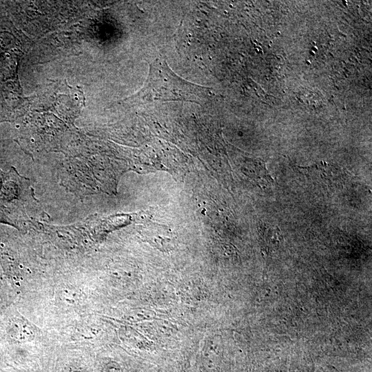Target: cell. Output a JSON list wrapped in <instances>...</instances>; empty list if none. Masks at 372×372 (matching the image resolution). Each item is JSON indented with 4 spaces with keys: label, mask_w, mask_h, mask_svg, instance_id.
<instances>
[{
    "label": "cell",
    "mask_w": 372,
    "mask_h": 372,
    "mask_svg": "<svg viewBox=\"0 0 372 372\" xmlns=\"http://www.w3.org/2000/svg\"><path fill=\"white\" fill-rule=\"evenodd\" d=\"M209 96V88L186 81L173 72L165 60L157 59L150 63L143 86L130 101L135 105L185 101L203 105Z\"/></svg>",
    "instance_id": "cell-1"
},
{
    "label": "cell",
    "mask_w": 372,
    "mask_h": 372,
    "mask_svg": "<svg viewBox=\"0 0 372 372\" xmlns=\"http://www.w3.org/2000/svg\"><path fill=\"white\" fill-rule=\"evenodd\" d=\"M6 173L0 169V189L5 178Z\"/></svg>",
    "instance_id": "cell-2"
}]
</instances>
